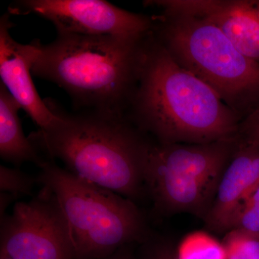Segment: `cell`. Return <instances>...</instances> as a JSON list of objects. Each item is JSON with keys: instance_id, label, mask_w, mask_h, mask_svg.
Masks as SVG:
<instances>
[{"instance_id": "6da1fadb", "label": "cell", "mask_w": 259, "mask_h": 259, "mask_svg": "<svg viewBox=\"0 0 259 259\" xmlns=\"http://www.w3.org/2000/svg\"><path fill=\"white\" fill-rule=\"evenodd\" d=\"M126 117L160 144H202L236 137L241 118L184 69L150 32Z\"/></svg>"}, {"instance_id": "7a4b0ae2", "label": "cell", "mask_w": 259, "mask_h": 259, "mask_svg": "<svg viewBox=\"0 0 259 259\" xmlns=\"http://www.w3.org/2000/svg\"><path fill=\"white\" fill-rule=\"evenodd\" d=\"M59 116L51 128L28 136L39 153L60 160L76 176L136 202L147 195L145 167L152 141L126 115L67 113L46 100Z\"/></svg>"}, {"instance_id": "3957f363", "label": "cell", "mask_w": 259, "mask_h": 259, "mask_svg": "<svg viewBox=\"0 0 259 259\" xmlns=\"http://www.w3.org/2000/svg\"><path fill=\"white\" fill-rule=\"evenodd\" d=\"M149 33L142 37L57 33L50 44L40 42L32 74L63 89L76 108L126 115Z\"/></svg>"}, {"instance_id": "277c9868", "label": "cell", "mask_w": 259, "mask_h": 259, "mask_svg": "<svg viewBox=\"0 0 259 259\" xmlns=\"http://www.w3.org/2000/svg\"><path fill=\"white\" fill-rule=\"evenodd\" d=\"M153 32L172 57L218 94L241 120L259 105V64L241 54L215 25L161 11Z\"/></svg>"}, {"instance_id": "5b68a950", "label": "cell", "mask_w": 259, "mask_h": 259, "mask_svg": "<svg viewBox=\"0 0 259 259\" xmlns=\"http://www.w3.org/2000/svg\"><path fill=\"white\" fill-rule=\"evenodd\" d=\"M37 182L55 194L71 231L77 259H100L153 236L134 201L61 168L51 160Z\"/></svg>"}, {"instance_id": "8992f818", "label": "cell", "mask_w": 259, "mask_h": 259, "mask_svg": "<svg viewBox=\"0 0 259 259\" xmlns=\"http://www.w3.org/2000/svg\"><path fill=\"white\" fill-rule=\"evenodd\" d=\"M238 137L202 144L151 143L145 185L156 212L204 218L215 197Z\"/></svg>"}, {"instance_id": "52a82bcc", "label": "cell", "mask_w": 259, "mask_h": 259, "mask_svg": "<svg viewBox=\"0 0 259 259\" xmlns=\"http://www.w3.org/2000/svg\"><path fill=\"white\" fill-rule=\"evenodd\" d=\"M0 222V253L11 258L77 259L67 219L47 186Z\"/></svg>"}, {"instance_id": "ba28073f", "label": "cell", "mask_w": 259, "mask_h": 259, "mask_svg": "<svg viewBox=\"0 0 259 259\" xmlns=\"http://www.w3.org/2000/svg\"><path fill=\"white\" fill-rule=\"evenodd\" d=\"M13 15L35 14L54 24L57 33L142 37L152 31L153 17L131 13L103 0H18Z\"/></svg>"}, {"instance_id": "9c48e42d", "label": "cell", "mask_w": 259, "mask_h": 259, "mask_svg": "<svg viewBox=\"0 0 259 259\" xmlns=\"http://www.w3.org/2000/svg\"><path fill=\"white\" fill-rule=\"evenodd\" d=\"M144 4L207 20L241 54L259 64V0H154Z\"/></svg>"}, {"instance_id": "30bf717a", "label": "cell", "mask_w": 259, "mask_h": 259, "mask_svg": "<svg viewBox=\"0 0 259 259\" xmlns=\"http://www.w3.org/2000/svg\"><path fill=\"white\" fill-rule=\"evenodd\" d=\"M6 13L0 19V77L1 83L30 119L45 131L59 120V116L42 100L34 86L32 67L39 52L40 40L20 44L12 37L13 23Z\"/></svg>"}, {"instance_id": "8fae6325", "label": "cell", "mask_w": 259, "mask_h": 259, "mask_svg": "<svg viewBox=\"0 0 259 259\" xmlns=\"http://www.w3.org/2000/svg\"><path fill=\"white\" fill-rule=\"evenodd\" d=\"M258 184L259 145L238 137L236 149L223 171L212 206L204 218L206 228L218 234H226L240 204Z\"/></svg>"}, {"instance_id": "7c38bea8", "label": "cell", "mask_w": 259, "mask_h": 259, "mask_svg": "<svg viewBox=\"0 0 259 259\" xmlns=\"http://www.w3.org/2000/svg\"><path fill=\"white\" fill-rule=\"evenodd\" d=\"M21 109L14 97L0 83V156L16 166L25 162H32L40 168L47 160L24 134L18 116Z\"/></svg>"}, {"instance_id": "4fadbf2b", "label": "cell", "mask_w": 259, "mask_h": 259, "mask_svg": "<svg viewBox=\"0 0 259 259\" xmlns=\"http://www.w3.org/2000/svg\"><path fill=\"white\" fill-rule=\"evenodd\" d=\"M177 259H226L222 243L203 231L187 235L177 247Z\"/></svg>"}, {"instance_id": "5bb4252c", "label": "cell", "mask_w": 259, "mask_h": 259, "mask_svg": "<svg viewBox=\"0 0 259 259\" xmlns=\"http://www.w3.org/2000/svg\"><path fill=\"white\" fill-rule=\"evenodd\" d=\"M226 259H259V234L241 228L227 232L222 241Z\"/></svg>"}, {"instance_id": "9a60e30c", "label": "cell", "mask_w": 259, "mask_h": 259, "mask_svg": "<svg viewBox=\"0 0 259 259\" xmlns=\"http://www.w3.org/2000/svg\"><path fill=\"white\" fill-rule=\"evenodd\" d=\"M37 178L16 168L0 166V190L8 192L15 199L31 195Z\"/></svg>"}, {"instance_id": "2e32d148", "label": "cell", "mask_w": 259, "mask_h": 259, "mask_svg": "<svg viewBox=\"0 0 259 259\" xmlns=\"http://www.w3.org/2000/svg\"><path fill=\"white\" fill-rule=\"evenodd\" d=\"M241 228L259 234V184L240 204L230 231Z\"/></svg>"}, {"instance_id": "e0dca14e", "label": "cell", "mask_w": 259, "mask_h": 259, "mask_svg": "<svg viewBox=\"0 0 259 259\" xmlns=\"http://www.w3.org/2000/svg\"><path fill=\"white\" fill-rule=\"evenodd\" d=\"M141 245L140 259H177V247L167 240L152 236Z\"/></svg>"}, {"instance_id": "ac0fdd59", "label": "cell", "mask_w": 259, "mask_h": 259, "mask_svg": "<svg viewBox=\"0 0 259 259\" xmlns=\"http://www.w3.org/2000/svg\"><path fill=\"white\" fill-rule=\"evenodd\" d=\"M237 136L245 142L259 145V105L240 122Z\"/></svg>"}, {"instance_id": "d6986e66", "label": "cell", "mask_w": 259, "mask_h": 259, "mask_svg": "<svg viewBox=\"0 0 259 259\" xmlns=\"http://www.w3.org/2000/svg\"><path fill=\"white\" fill-rule=\"evenodd\" d=\"M134 245H125L117 250L115 253H112V255L100 259H136L134 252Z\"/></svg>"}, {"instance_id": "ffe728a7", "label": "cell", "mask_w": 259, "mask_h": 259, "mask_svg": "<svg viewBox=\"0 0 259 259\" xmlns=\"http://www.w3.org/2000/svg\"><path fill=\"white\" fill-rule=\"evenodd\" d=\"M16 199L11 194L8 193V192H1L0 193V216L3 217L6 213V209L8 208V206L10 205L12 202H14Z\"/></svg>"}, {"instance_id": "44dd1931", "label": "cell", "mask_w": 259, "mask_h": 259, "mask_svg": "<svg viewBox=\"0 0 259 259\" xmlns=\"http://www.w3.org/2000/svg\"><path fill=\"white\" fill-rule=\"evenodd\" d=\"M0 259H13L8 255L4 254V253H0Z\"/></svg>"}]
</instances>
